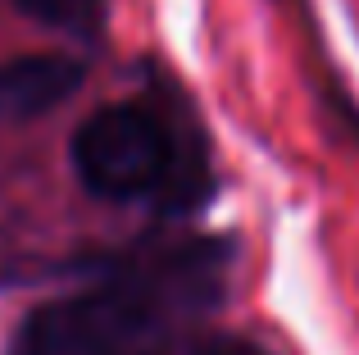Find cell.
<instances>
[{"label": "cell", "instance_id": "cell-1", "mask_svg": "<svg viewBox=\"0 0 359 355\" xmlns=\"http://www.w3.org/2000/svg\"><path fill=\"white\" fill-rule=\"evenodd\" d=\"M69 155L78 182L100 201H164L168 210H187L205 196L201 155H187L168 123L141 100L87 114Z\"/></svg>", "mask_w": 359, "mask_h": 355}, {"label": "cell", "instance_id": "cell-4", "mask_svg": "<svg viewBox=\"0 0 359 355\" xmlns=\"http://www.w3.org/2000/svg\"><path fill=\"white\" fill-rule=\"evenodd\" d=\"M27 18L69 36H96L105 23V0H14Z\"/></svg>", "mask_w": 359, "mask_h": 355}, {"label": "cell", "instance_id": "cell-2", "mask_svg": "<svg viewBox=\"0 0 359 355\" xmlns=\"http://www.w3.org/2000/svg\"><path fill=\"white\" fill-rule=\"evenodd\" d=\"M9 355H255L232 342L187 333L164 301L123 283L50 301L18 323Z\"/></svg>", "mask_w": 359, "mask_h": 355}, {"label": "cell", "instance_id": "cell-3", "mask_svg": "<svg viewBox=\"0 0 359 355\" xmlns=\"http://www.w3.org/2000/svg\"><path fill=\"white\" fill-rule=\"evenodd\" d=\"M82 78L87 69L69 55H18L0 64V119L27 123V119L50 114L82 87Z\"/></svg>", "mask_w": 359, "mask_h": 355}]
</instances>
